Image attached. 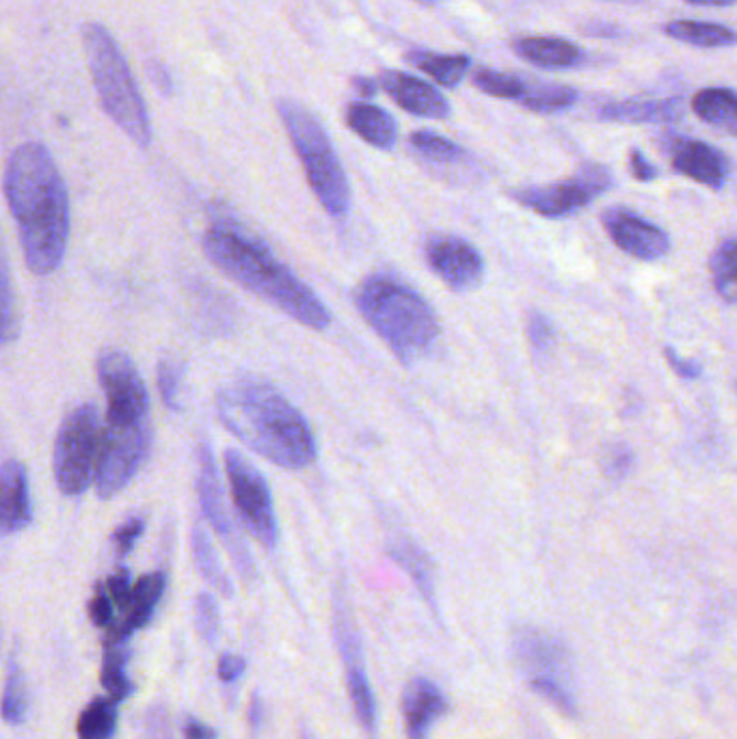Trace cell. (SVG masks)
Instances as JSON below:
<instances>
[{
	"label": "cell",
	"mask_w": 737,
	"mask_h": 739,
	"mask_svg": "<svg viewBox=\"0 0 737 739\" xmlns=\"http://www.w3.org/2000/svg\"><path fill=\"white\" fill-rule=\"evenodd\" d=\"M610 240L631 258L642 262L662 260L671 251V236L627 208H608L601 215Z\"/></svg>",
	"instance_id": "9a60e30c"
},
{
	"label": "cell",
	"mask_w": 737,
	"mask_h": 739,
	"mask_svg": "<svg viewBox=\"0 0 737 739\" xmlns=\"http://www.w3.org/2000/svg\"><path fill=\"white\" fill-rule=\"evenodd\" d=\"M278 109L321 206L332 217H346L350 210V184L329 134L314 115L296 102L282 100Z\"/></svg>",
	"instance_id": "8992f818"
},
{
	"label": "cell",
	"mask_w": 737,
	"mask_h": 739,
	"mask_svg": "<svg viewBox=\"0 0 737 739\" xmlns=\"http://www.w3.org/2000/svg\"><path fill=\"white\" fill-rule=\"evenodd\" d=\"M577 89L567 85H545V83H525V89L519 102L532 113H563L577 102Z\"/></svg>",
	"instance_id": "f546056e"
},
{
	"label": "cell",
	"mask_w": 737,
	"mask_h": 739,
	"mask_svg": "<svg viewBox=\"0 0 737 739\" xmlns=\"http://www.w3.org/2000/svg\"><path fill=\"white\" fill-rule=\"evenodd\" d=\"M143 530H145V521H143L141 517H134V519H128L126 523H121V525L115 530L113 534V543L115 547H117V552H119L121 556H126V554L134 547V543H137V539L143 534Z\"/></svg>",
	"instance_id": "7bdbcfd3"
},
{
	"label": "cell",
	"mask_w": 737,
	"mask_h": 739,
	"mask_svg": "<svg viewBox=\"0 0 737 739\" xmlns=\"http://www.w3.org/2000/svg\"><path fill=\"white\" fill-rule=\"evenodd\" d=\"M130 573L126 569H119L115 573L113 577H109L107 582V595L109 599L113 601L115 606H119L121 610L126 608L128 599H130Z\"/></svg>",
	"instance_id": "f6af8a7d"
},
{
	"label": "cell",
	"mask_w": 737,
	"mask_h": 739,
	"mask_svg": "<svg viewBox=\"0 0 737 739\" xmlns=\"http://www.w3.org/2000/svg\"><path fill=\"white\" fill-rule=\"evenodd\" d=\"M217 413L236 439L284 469H303L318 456L305 415L267 381L227 383L217 394Z\"/></svg>",
	"instance_id": "7a4b0ae2"
},
{
	"label": "cell",
	"mask_w": 737,
	"mask_h": 739,
	"mask_svg": "<svg viewBox=\"0 0 737 739\" xmlns=\"http://www.w3.org/2000/svg\"><path fill=\"white\" fill-rule=\"evenodd\" d=\"M33 521L29 476L22 463L0 465V536L22 532Z\"/></svg>",
	"instance_id": "ffe728a7"
},
{
	"label": "cell",
	"mask_w": 737,
	"mask_h": 739,
	"mask_svg": "<svg viewBox=\"0 0 737 739\" xmlns=\"http://www.w3.org/2000/svg\"><path fill=\"white\" fill-rule=\"evenodd\" d=\"M514 653L530 680L552 677L567 685L571 683V658L559 638L530 627L521 629L514 635Z\"/></svg>",
	"instance_id": "e0dca14e"
},
{
	"label": "cell",
	"mask_w": 737,
	"mask_h": 739,
	"mask_svg": "<svg viewBox=\"0 0 737 739\" xmlns=\"http://www.w3.org/2000/svg\"><path fill=\"white\" fill-rule=\"evenodd\" d=\"M413 152L431 167V170L444 171L446 175L453 170H465L472 165L469 154L456 145L451 139L431 132V130H418L409 139Z\"/></svg>",
	"instance_id": "d4e9b609"
},
{
	"label": "cell",
	"mask_w": 737,
	"mask_h": 739,
	"mask_svg": "<svg viewBox=\"0 0 737 739\" xmlns=\"http://www.w3.org/2000/svg\"><path fill=\"white\" fill-rule=\"evenodd\" d=\"M407 61H411L418 69H422L424 74H429L437 85L444 87H456L463 76L467 74L469 67V57L465 55H435L429 51H418L407 55Z\"/></svg>",
	"instance_id": "4dcf8cb0"
},
{
	"label": "cell",
	"mask_w": 737,
	"mask_h": 739,
	"mask_svg": "<svg viewBox=\"0 0 737 739\" xmlns=\"http://www.w3.org/2000/svg\"><path fill=\"white\" fill-rule=\"evenodd\" d=\"M18 332H20V323H18V309H15V292L11 285L9 262L0 244V344L15 340Z\"/></svg>",
	"instance_id": "e575fe53"
},
{
	"label": "cell",
	"mask_w": 737,
	"mask_h": 739,
	"mask_svg": "<svg viewBox=\"0 0 737 739\" xmlns=\"http://www.w3.org/2000/svg\"><path fill=\"white\" fill-rule=\"evenodd\" d=\"M629 173L638 182H653L660 175L658 167L640 150H629Z\"/></svg>",
	"instance_id": "bcb514c9"
},
{
	"label": "cell",
	"mask_w": 737,
	"mask_h": 739,
	"mask_svg": "<svg viewBox=\"0 0 737 739\" xmlns=\"http://www.w3.org/2000/svg\"><path fill=\"white\" fill-rule=\"evenodd\" d=\"M148 74H150L152 83H154L165 96H171V91H173V87H171V76L161 63L150 61V63H148Z\"/></svg>",
	"instance_id": "f907efd6"
},
{
	"label": "cell",
	"mask_w": 737,
	"mask_h": 739,
	"mask_svg": "<svg viewBox=\"0 0 737 739\" xmlns=\"http://www.w3.org/2000/svg\"><path fill=\"white\" fill-rule=\"evenodd\" d=\"M601 119L619 123H675L685 115L683 98L625 100L599 109Z\"/></svg>",
	"instance_id": "7402d4cb"
},
{
	"label": "cell",
	"mask_w": 737,
	"mask_h": 739,
	"mask_svg": "<svg viewBox=\"0 0 737 739\" xmlns=\"http://www.w3.org/2000/svg\"><path fill=\"white\" fill-rule=\"evenodd\" d=\"M512 51L523 61L548 69H571L584 61L582 48L561 37H523L512 44Z\"/></svg>",
	"instance_id": "cb8c5ba5"
},
{
	"label": "cell",
	"mask_w": 737,
	"mask_h": 739,
	"mask_svg": "<svg viewBox=\"0 0 737 739\" xmlns=\"http://www.w3.org/2000/svg\"><path fill=\"white\" fill-rule=\"evenodd\" d=\"M692 111L705 123L725 130L727 134L737 132V98L734 89L709 87L694 96Z\"/></svg>",
	"instance_id": "4316f807"
},
{
	"label": "cell",
	"mask_w": 737,
	"mask_h": 739,
	"mask_svg": "<svg viewBox=\"0 0 737 739\" xmlns=\"http://www.w3.org/2000/svg\"><path fill=\"white\" fill-rule=\"evenodd\" d=\"M736 238L727 236L712 256V280L725 303H736Z\"/></svg>",
	"instance_id": "836d02e7"
},
{
	"label": "cell",
	"mask_w": 737,
	"mask_h": 739,
	"mask_svg": "<svg viewBox=\"0 0 737 739\" xmlns=\"http://www.w3.org/2000/svg\"><path fill=\"white\" fill-rule=\"evenodd\" d=\"M199 474H197V493H199V504L204 517L208 519V523L215 528V532L226 541L229 547V554L236 563L238 570L245 577H251L256 573V567L247 554V547L240 543L231 519L227 514L226 500H224V491H221V480L217 474V465L213 458V450L210 446L202 444L199 446Z\"/></svg>",
	"instance_id": "7c38bea8"
},
{
	"label": "cell",
	"mask_w": 737,
	"mask_h": 739,
	"mask_svg": "<svg viewBox=\"0 0 737 739\" xmlns=\"http://www.w3.org/2000/svg\"><path fill=\"white\" fill-rule=\"evenodd\" d=\"M664 357H666V361H669V366L680 374L681 379H687V381H694V379H698L701 377V366L696 363V361H690V359H683V357H680L678 355V350L675 348H671V346H666L664 348Z\"/></svg>",
	"instance_id": "7dc6e473"
},
{
	"label": "cell",
	"mask_w": 737,
	"mask_h": 739,
	"mask_svg": "<svg viewBox=\"0 0 737 739\" xmlns=\"http://www.w3.org/2000/svg\"><path fill=\"white\" fill-rule=\"evenodd\" d=\"M152 446L150 415L139 420H111L102 433L96 460V487L100 498H113L143 465Z\"/></svg>",
	"instance_id": "ba28073f"
},
{
	"label": "cell",
	"mask_w": 737,
	"mask_h": 739,
	"mask_svg": "<svg viewBox=\"0 0 737 739\" xmlns=\"http://www.w3.org/2000/svg\"><path fill=\"white\" fill-rule=\"evenodd\" d=\"M336 642L340 649L348 696H350L355 716L366 729H372L377 725V698H375L370 680L366 675L359 633L344 608H338L336 612Z\"/></svg>",
	"instance_id": "5bb4252c"
},
{
	"label": "cell",
	"mask_w": 737,
	"mask_h": 739,
	"mask_svg": "<svg viewBox=\"0 0 737 739\" xmlns=\"http://www.w3.org/2000/svg\"><path fill=\"white\" fill-rule=\"evenodd\" d=\"M348 128L377 150H394L398 141V123L392 115L377 105L353 102L346 111Z\"/></svg>",
	"instance_id": "603a6c76"
},
{
	"label": "cell",
	"mask_w": 737,
	"mask_h": 739,
	"mask_svg": "<svg viewBox=\"0 0 737 739\" xmlns=\"http://www.w3.org/2000/svg\"><path fill=\"white\" fill-rule=\"evenodd\" d=\"M379 85L407 113L429 119L451 117V102L444 98L440 89H435L426 80H420L400 69H386L381 72Z\"/></svg>",
	"instance_id": "ac0fdd59"
},
{
	"label": "cell",
	"mask_w": 737,
	"mask_h": 739,
	"mask_svg": "<svg viewBox=\"0 0 737 739\" xmlns=\"http://www.w3.org/2000/svg\"><path fill=\"white\" fill-rule=\"evenodd\" d=\"M226 469L231 500L245 528L269 550L278 543V517L267 478L240 453L226 450Z\"/></svg>",
	"instance_id": "30bf717a"
},
{
	"label": "cell",
	"mask_w": 737,
	"mask_h": 739,
	"mask_svg": "<svg viewBox=\"0 0 737 739\" xmlns=\"http://www.w3.org/2000/svg\"><path fill=\"white\" fill-rule=\"evenodd\" d=\"M613 188V175L604 165L586 163L563 182L545 186H525L511 191V197L523 208L545 219H565L586 208L599 195Z\"/></svg>",
	"instance_id": "9c48e42d"
},
{
	"label": "cell",
	"mask_w": 737,
	"mask_h": 739,
	"mask_svg": "<svg viewBox=\"0 0 737 739\" xmlns=\"http://www.w3.org/2000/svg\"><path fill=\"white\" fill-rule=\"evenodd\" d=\"M525 336H528L530 346L534 348V352L545 355L556 344V327L550 320V316L541 312H530L525 318Z\"/></svg>",
	"instance_id": "f35d334b"
},
{
	"label": "cell",
	"mask_w": 737,
	"mask_h": 739,
	"mask_svg": "<svg viewBox=\"0 0 737 739\" xmlns=\"http://www.w3.org/2000/svg\"><path fill=\"white\" fill-rule=\"evenodd\" d=\"M184 739H217V731L197 718L184 720Z\"/></svg>",
	"instance_id": "681fc988"
},
{
	"label": "cell",
	"mask_w": 737,
	"mask_h": 739,
	"mask_svg": "<svg viewBox=\"0 0 737 739\" xmlns=\"http://www.w3.org/2000/svg\"><path fill=\"white\" fill-rule=\"evenodd\" d=\"M472 85L487 96L505 100H519L525 89V80H521L519 76H512L507 72H494L487 67H478L472 74Z\"/></svg>",
	"instance_id": "d590c367"
},
{
	"label": "cell",
	"mask_w": 737,
	"mask_h": 739,
	"mask_svg": "<svg viewBox=\"0 0 737 739\" xmlns=\"http://www.w3.org/2000/svg\"><path fill=\"white\" fill-rule=\"evenodd\" d=\"M100 420L98 409L85 402L72 409L61 428L55 446V478L63 496H80L87 491L98 460Z\"/></svg>",
	"instance_id": "52a82bcc"
},
{
	"label": "cell",
	"mask_w": 737,
	"mask_h": 739,
	"mask_svg": "<svg viewBox=\"0 0 737 739\" xmlns=\"http://www.w3.org/2000/svg\"><path fill=\"white\" fill-rule=\"evenodd\" d=\"M245 660L240 655H231V653H226L221 655L219 660V677L226 683L236 682L242 673H245Z\"/></svg>",
	"instance_id": "c3c4849f"
},
{
	"label": "cell",
	"mask_w": 737,
	"mask_h": 739,
	"mask_svg": "<svg viewBox=\"0 0 737 739\" xmlns=\"http://www.w3.org/2000/svg\"><path fill=\"white\" fill-rule=\"evenodd\" d=\"M204 251L229 280L273 303L296 323L316 332H325L332 325V312L318 294L303 284L256 236L236 226H217L206 231Z\"/></svg>",
	"instance_id": "3957f363"
},
{
	"label": "cell",
	"mask_w": 737,
	"mask_h": 739,
	"mask_svg": "<svg viewBox=\"0 0 737 739\" xmlns=\"http://www.w3.org/2000/svg\"><path fill=\"white\" fill-rule=\"evenodd\" d=\"M83 44L102 109L137 145L148 148L152 141L148 109L113 35L91 22L83 29Z\"/></svg>",
	"instance_id": "5b68a950"
},
{
	"label": "cell",
	"mask_w": 737,
	"mask_h": 739,
	"mask_svg": "<svg viewBox=\"0 0 737 739\" xmlns=\"http://www.w3.org/2000/svg\"><path fill=\"white\" fill-rule=\"evenodd\" d=\"M98 381L107 396V417L139 420L150 415V396L128 352L107 348L98 357Z\"/></svg>",
	"instance_id": "8fae6325"
},
{
	"label": "cell",
	"mask_w": 737,
	"mask_h": 739,
	"mask_svg": "<svg viewBox=\"0 0 737 739\" xmlns=\"http://www.w3.org/2000/svg\"><path fill=\"white\" fill-rule=\"evenodd\" d=\"M350 87L361 96V98H375L379 91V85L372 78L366 76H353L350 78Z\"/></svg>",
	"instance_id": "816d5d0a"
},
{
	"label": "cell",
	"mask_w": 737,
	"mask_h": 739,
	"mask_svg": "<svg viewBox=\"0 0 737 739\" xmlns=\"http://www.w3.org/2000/svg\"><path fill=\"white\" fill-rule=\"evenodd\" d=\"M195 617H197V629L206 642H215L219 635L221 617L219 606L210 593H202L195 604Z\"/></svg>",
	"instance_id": "ab89813d"
},
{
	"label": "cell",
	"mask_w": 737,
	"mask_h": 739,
	"mask_svg": "<svg viewBox=\"0 0 737 739\" xmlns=\"http://www.w3.org/2000/svg\"><path fill=\"white\" fill-rule=\"evenodd\" d=\"M113 601L109 599L107 590L98 588L96 597L89 601V617L94 621V626L111 627L113 626Z\"/></svg>",
	"instance_id": "ee69618b"
},
{
	"label": "cell",
	"mask_w": 737,
	"mask_h": 739,
	"mask_svg": "<svg viewBox=\"0 0 737 739\" xmlns=\"http://www.w3.org/2000/svg\"><path fill=\"white\" fill-rule=\"evenodd\" d=\"M388 554L394 558L400 569L404 570L415 588L422 593V597L429 601V606H437L435 604V570H433V563L426 556V552L415 545L411 539H397L390 543Z\"/></svg>",
	"instance_id": "484cf974"
},
{
	"label": "cell",
	"mask_w": 737,
	"mask_h": 739,
	"mask_svg": "<svg viewBox=\"0 0 737 739\" xmlns=\"http://www.w3.org/2000/svg\"><path fill=\"white\" fill-rule=\"evenodd\" d=\"M687 4L694 7H731L736 4V0H685Z\"/></svg>",
	"instance_id": "db71d44e"
},
{
	"label": "cell",
	"mask_w": 737,
	"mask_h": 739,
	"mask_svg": "<svg viewBox=\"0 0 737 739\" xmlns=\"http://www.w3.org/2000/svg\"><path fill=\"white\" fill-rule=\"evenodd\" d=\"M633 467V453L624 446V444H617L613 446L608 453H606V458H604V469L610 478L615 480H621L625 478Z\"/></svg>",
	"instance_id": "b9f144b4"
},
{
	"label": "cell",
	"mask_w": 737,
	"mask_h": 739,
	"mask_svg": "<svg viewBox=\"0 0 737 739\" xmlns=\"http://www.w3.org/2000/svg\"><path fill=\"white\" fill-rule=\"evenodd\" d=\"M664 154L671 159L673 170L712 191H723L731 177L727 154L705 141L669 134L664 139Z\"/></svg>",
	"instance_id": "4fadbf2b"
},
{
	"label": "cell",
	"mask_w": 737,
	"mask_h": 739,
	"mask_svg": "<svg viewBox=\"0 0 737 739\" xmlns=\"http://www.w3.org/2000/svg\"><path fill=\"white\" fill-rule=\"evenodd\" d=\"M193 556H195V563H197V569L202 573V577L215 588L219 590L224 597H231L234 595V588H231V582L227 577L226 570L221 567L219 558H217V552L208 539V534L204 532L202 525H195L193 528Z\"/></svg>",
	"instance_id": "1f68e13d"
},
{
	"label": "cell",
	"mask_w": 737,
	"mask_h": 739,
	"mask_svg": "<svg viewBox=\"0 0 737 739\" xmlns=\"http://www.w3.org/2000/svg\"><path fill=\"white\" fill-rule=\"evenodd\" d=\"M448 711V698L437 683L415 677L404 687L402 716L409 739H429L433 725Z\"/></svg>",
	"instance_id": "d6986e66"
},
{
	"label": "cell",
	"mask_w": 737,
	"mask_h": 739,
	"mask_svg": "<svg viewBox=\"0 0 737 739\" xmlns=\"http://www.w3.org/2000/svg\"><path fill=\"white\" fill-rule=\"evenodd\" d=\"M26 685L22 671L15 662L9 664V675L4 682V692H2V716L9 725H20L26 718Z\"/></svg>",
	"instance_id": "8d00e7d4"
},
{
	"label": "cell",
	"mask_w": 737,
	"mask_h": 739,
	"mask_svg": "<svg viewBox=\"0 0 737 739\" xmlns=\"http://www.w3.org/2000/svg\"><path fill=\"white\" fill-rule=\"evenodd\" d=\"M78 738L113 739L117 729V707L111 698H94L78 718Z\"/></svg>",
	"instance_id": "d6a6232c"
},
{
	"label": "cell",
	"mask_w": 737,
	"mask_h": 739,
	"mask_svg": "<svg viewBox=\"0 0 737 739\" xmlns=\"http://www.w3.org/2000/svg\"><path fill=\"white\" fill-rule=\"evenodd\" d=\"M128 638H115L109 635L105 640V662H102V685L115 703L126 700L134 685L126 675V662H128Z\"/></svg>",
	"instance_id": "f1b7e54d"
},
{
	"label": "cell",
	"mask_w": 737,
	"mask_h": 739,
	"mask_svg": "<svg viewBox=\"0 0 737 739\" xmlns=\"http://www.w3.org/2000/svg\"><path fill=\"white\" fill-rule=\"evenodd\" d=\"M664 33L678 42L698 48H731L736 44V33L729 26L714 22H690L678 20L664 26Z\"/></svg>",
	"instance_id": "83f0119b"
},
{
	"label": "cell",
	"mask_w": 737,
	"mask_h": 739,
	"mask_svg": "<svg viewBox=\"0 0 737 739\" xmlns=\"http://www.w3.org/2000/svg\"><path fill=\"white\" fill-rule=\"evenodd\" d=\"M249 722H251V727H260L262 725V703H260V696H253V700H251Z\"/></svg>",
	"instance_id": "f5cc1de1"
},
{
	"label": "cell",
	"mask_w": 737,
	"mask_h": 739,
	"mask_svg": "<svg viewBox=\"0 0 737 739\" xmlns=\"http://www.w3.org/2000/svg\"><path fill=\"white\" fill-rule=\"evenodd\" d=\"M355 305L400 361L424 355L440 338V320L424 296L388 275H372L359 285Z\"/></svg>",
	"instance_id": "277c9868"
},
{
	"label": "cell",
	"mask_w": 737,
	"mask_h": 739,
	"mask_svg": "<svg viewBox=\"0 0 737 739\" xmlns=\"http://www.w3.org/2000/svg\"><path fill=\"white\" fill-rule=\"evenodd\" d=\"M415 2H420V4H429V7L435 4V0H415Z\"/></svg>",
	"instance_id": "11a10c76"
},
{
	"label": "cell",
	"mask_w": 737,
	"mask_h": 739,
	"mask_svg": "<svg viewBox=\"0 0 737 739\" xmlns=\"http://www.w3.org/2000/svg\"><path fill=\"white\" fill-rule=\"evenodd\" d=\"M530 687H532V692L543 696L548 703H552L563 714L577 716V700H575V696L571 692V685H567V683L552 680V677H532Z\"/></svg>",
	"instance_id": "74e56055"
},
{
	"label": "cell",
	"mask_w": 737,
	"mask_h": 739,
	"mask_svg": "<svg viewBox=\"0 0 737 739\" xmlns=\"http://www.w3.org/2000/svg\"><path fill=\"white\" fill-rule=\"evenodd\" d=\"M182 368L171 361V359H163L159 363V372H156V381H159V390H161V396H163V402L170 406V409H180V394H182Z\"/></svg>",
	"instance_id": "60d3db41"
},
{
	"label": "cell",
	"mask_w": 737,
	"mask_h": 739,
	"mask_svg": "<svg viewBox=\"0 0 737 739\" xmlns=\"http://www.w3.org/2000/svg\"><path fill=\"white\" fill-rule=\"evenodd\" d=\"M426 260L440 280L460 292L480 284L485 273L480 251L458 236H435L426 244Z\"/></svg>",
	"instance_id": "2e32d148"
},
{
	"label": "cell",
	"mask_w": 737,
	"mask_h": 739,
	"mask_svg": "<svg viewBox=\"0 0 737 739\" xmlns=\"http://www.w3.org/2000/svg\"><path fill=\"white\" fill-rule=\"evenodd\" d=\"M4 195L29 269L57 271L69 238V197L55 159L42 143L20 145L4 171Z\"/></svg>",
	"instance_id": "6da1fadb"
},
{
	"label": "cell",
	"mask_w": 737,
	"mask_h": 739,
	"mask_svg": "<svg viewBox=\"0 0 737 739\" xmlns=\"http://www.w3.org/2000/svg\"><path fill=\"white\" fill-rule=\"evenodd\" d=\"M167 577L165 573H150L143 575L130 590V599L126 604V617L123 621L117 627H111V633L115 638H130V633H134L137 629L148 626V621L152 619L163 590H165Z\"/></svg>",
	"instance_id": "44dd1931"
},
{
	"label": "cell",
	"mask_w": 737,
	"mask_h": 739,
	"mask_svg": "<svg viewBox=\"0 0 737 739\" xmlns=\"http://www.w3.org/2000/svg\"><path fill=\"white\" fill-rule=\"evenodd\" d=\"M301 739H314V736H312L310 731H303V733H301Z\"/></svg>",
	"instance_id": "9f6ffc18"
}]
</instances>
